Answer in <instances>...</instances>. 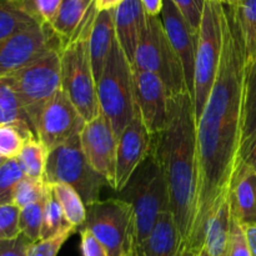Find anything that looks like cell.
Instances as JSON below:
<instances>
[{
  "label": "cell",
  "mask_w": 256,
  "mask_h": 256,
  "mask_svg": "<svg viewBox=\"0 0 256 256\" xmlns=\"http://www.w3.org/2000/svg\"><path fill=\"white\" fill-rule=\"evenodd\" d=\"M228 256H250L246 238L242 225L232 216V232H230Z\"/></svg>",
  "instance_id": "obj_37"
},
{
  "label": "cell",
  "mask_w": 256,
  "mask_h": 256,
  "mask_svg": "<svg viewBox=\"0 0 256 256\" xmlns=\"http://www.w3.org/2000/svg\"><path fill=\"white\" fill-rule=\"evenodd\" d=\"M36 22L12 0H0V42Z\"/></svg>",
  "instance_id": "obj_27"
},
{
  "label": "cell",
  "mask_w": 256,
  "mask_h": 256,
  "mask_svg": "<svg viewBox=\"0 0 256 256\" xmlns=\"http://www.w3.org/2000/svg\"><path fill=\"white\" fill-rule=\"evenodd\" d=\"M124 256H126V255H124Z\"/></svg>",
  "instance_id": "obj_48"
},
{
  "label": "cell",
  "mask_w": 256,
  "mask_h": 256,
  "mask_svg": "<svg viewBox=\"0 0 256 256\" xmlns=\"http://www.w3.org/2000/svg\"><path fill=\"white\" fill-rule=\"evenodd\" d=\"M24 176L16 159H8L0 166V205L12 204L15 189Z\"/></svg>",
  "instance_id": "obj_33"
},
{
  "label": "cell",
  "mask_w": 256,
  "mask_h": 256,
  "mask_svg": "<svg viewBox=\"0 0 256 256\" xmlns=\"http://www.w3.org/2000/svg\"><path fill=\"white\" fill-rule=\"evenodd\" d=\"M52 49H62V42L50 25L36 24L0 42V78H5L34 62Z\"/></svg>",
  "instance_id": "obj_11"
},
{
  "label": "cell",
  "mask_w": 256,
  "mask_h": 256,
  "mask_svg": "<svg viewBox=\"0 0 256 256\" xmlns=\"http://www.w3.org/2000/svg\"><path fill=\"white\" fill-rule=\"evenodd\" d=\"M162 28L172 49L176 52L184 69L186 88L194 98V72H195V54H196L198 34L184 19L172 0H164L162 10L160 12Z\"/></svg>",
  "instance_id": "obj_16"
},
{
  "label": "cell",
  "mask_w": 256,
  "mask_h": 256,
  "mask_svg": "<svg viewBox=\"0 0 256 256\" xmlns=\"http://www.w3.org/2000/svg\"><path fill=\"white\" fill-rule=\"evenodd\" d=\"M49 189L50 185H48L44 179H32V178L24 176L15 189L12 204L16 205L19 209H22L28 205L44 199Z\"/></svg>",
  "instance_id": "obj_32"
},
{
  "label": "cell",
  "mask_w": 256,
  "mask_h": 256,
  "mask_svg": "<svg viewBox=\"0 0 256 256\" xmlns=\"http://www.w3.org/2000/svg\"><path fill=\"white\" fill-rule=\"evenodd\" d=\"M200 256H210V255L208 254V252H205V250L202 249V252H200Z\"/></svg>",
  "instance_id": "obj_46"
},
{
  "label": "cell",
  "mask_w": 256,
  "mask_h": 256,
  "mask_svg": "<svg viewBox=\"0 0 256 256\" xmlns=\"http://www.w3.org/2000/svg\"><path fill=\"white\" fill-rule=\"evenodd\" d=\"M184 242L170 210L158 218L154 229L132 256H180Z\"/></svg>",
  "instance_id": "obj_19"
},
{
  "label": "cell",
  "mask_w": 256,
  "mask_h": 256,
  "mask_svg": "<svg viewBox=\"0 0 256 256\" xmlns=\"http://www.w3.org/2000/svg\"><path fill=\"white\" fill-rule=\"evenodd\" d=\"M100 112L119 136L135 115L134 84L132 64L125 56L118 39L108 56L104 72L96 82Z\"/></svg>",
  "instance_id": "obj_4"
},
{
  "label": "cell",
  "mask_w": 256,
  "mask_h": 256,
  "mask_svg": "<svg viewBox=\"0 0 256 256\" xmlns=\"http://www.w3.org/2000/svg\"><path fill=\"white\" fill-rule=\"evenodd\" d=\"M118 142L112 125L102 112L86 122L80 132V142L88 162L106 180L112 189L115 188Z\"/></svg>",
  "instance_id": "obj_14"
},
{
  "label": "cell",
  "mask_w": 256,
  "mask_h": 256,
  "mask_svg": "<svg viewBox=\"0 0 256 256\" xmlns=\"http://www.w3.org/2000/svg\"><path fill=\"white\" fill-rule=\"evenodd\" d=\"M32 240L20 234L12 239H0V256H28Z\"/></svg>",
  "instance_id": "obj_38"
},
{
  "label": "cell",
  "mask_w": 256,
  "mask_h": 256,
  "mask_svg": "<svg viewBox=\"0 0 256 256\" xmlns=\"http://www.w3.org/2000/svg\"><path fill=\"white\" fill-rule=\"evenodd\" d=\"M86 122L69 98L60 90L42 109L35 126V134L50 152L72 138L79 136Z\"/></svg>",
  "instance_id": "obj_12"
},
{
  "label": "cell",
  "mask_w": 256,
  "mask_h": 256,
  "mask_svg": "<svg viewBox=\"0 0 256 256\" xmlns=\"http://www.w3.org/2000/svg\"><path fill=\"white\" fill-rule=\"evenodd\" d=\"M52 195L62 206L65 219L72 226L79 230L86 219V205L75 189L66 184H52Z\"/></svg>",
  "instance_id": "obj_25"
},
{
  "label": "cell",
  "mask_w": 256,
  "mask_h": 256,
  "mask_svg": "<svg viewBox=\"0 0 256 256\" xmlns=\"http://www.w3.org/2000/svg\"><path fill=\"white\" fill-rule=\"evenodd\" d=\"M220 2L226 6H234V5H236L238 0H220Z\"/></svg>",
  "instance_id": "obj_45"
},
{
  "label": "cell",
  "mask_w": 256,
  "mask_h": 256,
  "mask_svg": "<svg viewBox=\"0 0 256 256\" xmlns=\"http://www.w3.org/2000/svg\"><path fill=\"white\" fill-rule=\"evenodd\" d=\"M126 199L132 204V222L128 235L125 255L132 256L154 229L158 218L169 210V192L164 174L154 158H150L149 170Z\"/></svg>",
  "instance_id": "obj_8"
},
{
  "label": "cell",
  "mask_w": 256,
  "mask_h": 256,
  "mask_svg": "<svg viewBox=\"0 0 256 256\" xmlns=\"http://www.w3.org/2000/svg\"><path fill=\"white\" fill-rule=\"evenodd\" d=\"M44 182L48 185H69L76 190L85 205L100 200L102 189L109 185L88 162L80 142V135L50 150Z\"/></svg>",
  "instance_id": "obj_7"
},
{
  "label": "cell",
  "mask_w": 256,
  "mask_h": 256,
  "mask_svg": "<svg viewBox=\"0 0 256 256\" xmlns=\"http://www.w3.org/2000/svg\"><path fill=\"white\" fill-rule=\"evenodd\" d=\"M152 149V135L148 132L135 109L134 119L124 129L118 142L115 192H122L129 185L138 166Z\"/></svg>",
  "instance_id": "obj_15"
},
{
  "label": "cell",
  "mask_w": 256,
  "mask_h": 256,
  "mask_svg": "<svg viewBox=\"0 0 256 256\" xmlns=\"http://www.w3.org/2000/svg\"><path fill=\"white\" fill-rule=\"evenodd\" d=\"M5 162H6V159H5V158H2V155H0V166H2V165L4 164Z\"/></svg>",
  "instance_id": "obj_47"
},
{
  "label": "cell",
  "mask_w": 256,
  "mask_h": 256,
  "mask_svg": "<svg viewBox=\"0 0 256 256\" xmlns=\"http://www.w3.org/2000/svg\"><path fill=\"white\" fill-rule=\"evenodd\" d=\"M242 229L246 238L250 256H256V225H246V226H242Z\"/></svg>",
  "instance_id": "obj_42"
},
{
  "label": "cell",
  "mask_w": 256,
  "mask_h": 256,
  "mask_svg": "<svg viewBox=\"0 0 256 256\" xmlns=\"http://www.w3.org/2000/svg\"><path fill=\"white\" fill-rule=\"evenodd\" d=\"M92 2L94 0H62L59 12L50 24L52 32L62 42V48L75 36Z\"/></svg>",
  "instance_id": "obj_22"
},
{
  "label": "cell",
  "mask_w": 256,
  "mask_h": 256,
  "mask_svg": "<svg viewBox=\"0 0 256 256\" xmlns=\"http://www.w3.org/2000/svg\"><path fill=\"white\" fill-rule=\"evenodd\" d=\"M46 196H45L44 199L40 200V202H34V204H30L28 205V206L20 209V234L25 235V236L29 240H32V242L40 240V232H42V218H44V208Z\"/></svg>",
  "instance_id": "obj_31"
},
{
  "label": "cell",
  "mask_w": 256,
  "mask_h": 256,
  "mask_svg": "<svg viewBox=\"0 0 256 256\" xmlns=\"http://www.w3.org/2000/svg\"><path fill=\"white\" fill-rule=\"evenodd\" d=\"M116 39L132 65L140 38L146 25V12L140 0H124L114 9Z\"/></svg>",
  "instance_id": "obj_18"
},
{
  "label": "cell",
  "mask_w": 256,
  "mask_h": 256,
  "mask_svg": "<svg viewBox=\"0 0 256 256\" xmlns=\"http://www.w3.org/2000/svg\"><path fill=\"white\" fill-rule=\"evenodd\" d=\"M60 50H50L28 66L4 78L16 92L34 132L45 105L62 90Z\"/></svg>",
  "instance_id": "obj_5"
},
{
  "label": "cell",
  "mask_w": 256,
  "mask_h": 256,
  "mask_svg": "<svg viewBox=\"0 0 256 256\" xmlns=\"http://www.w3.org/2000/svg\"><path fill=\"white\" fill-rule=\"evenodd\" d=\"M76 232V229H69L52 239L38 240L30 245L29 250H28V256H56L65 242Z\"/></svg>",
  "instance_id": "obj_35"
},
{
  "label": "cell",
  "mask_w": 256,
  "mask_h": 256,
  "mask_svg": "<svg viewBox=\"0 0 256 256\" xmlns=\"http://www.w3.org/2000/svg\"><path fill=\"white\" fill-rule=\"evenodd\" d=\"M96 15L94 2L75 36L60 50L62 90L86 122L100 115L96 82L89 52L90 32Z\"/></svg>",
  "instance_id": "obj_3"
},
{
  "label": "cell",
  "mask_w": 256,
  "mask_h": 256,
  "mask_svg": "<svg viewBox=\"0 0 256 256\" xmlns=\"http://www.w3.org/2000/svg\"><path fill=\"white\" fill-rule=\"evenodd\" d=\"M132 212L126 199L98 200L86 205V219L80 229L92 232L109 256H124Z\"/></svg>",
  "instance_id": "obj_10"
},
{
  "label": "cell",
  "mask_w": 256,
  "mask_h": 256,
  "mask_svg": "<svg viewBox=\"0 0 256 256\" xmlns=\"http://www.w3.org/2000/svg\"><path fill=\"white\" fill-rule=\"evenodd\" d=\"M246 56L232 9L224 5L222 50L215 82L196 122L198 189L192 234L184 246L202 252L205 226L226 199L239 164Z\"/></svg>",
  "instance_id": "obj_1"
},
{
  "label": "cell",
  "mask_w": 256,
  "mask_h": 256,
  "mask_svg": "<svg viewBox=\"0 0 256 256\" xmlns=\"http://www.w3.org/2000/svg\"><path fill=\"white\" fill-rule=\"evenodd\" d=\"M232 232V212L229 199L224 200L205 226L204 246L210 256H228Z\"/></svg>",
  "instance_id": "obj_21"
},
{
  "label": "cell",
  "mask_w": 256,
  "mask_h": 256,
  "mask_svg": "<svg viewBox=\"0 0 256 256\" xmlns=\"http://www.w3.org/2000/svg\"><path fill=\"white\" fill-rule=\"evenodd\" d=\"M239 26L246 62L256 60V0H238L229 6Z\"/></svg>",
  "instance_id": "obj_23"
},
{
  "label": "cell",
  "mask_w": 256,
  "mask_h": 256,
  "mask_svg": "<svg viewBox=\"0 0 256 256\" xmlns=\"http://www.w3.org/2000/svg\"><path fill=\"white\" fill-rule=\"evenodd\" d=\"M140 2H142L146 15H149V16H160L164 0H140Z\"/></svg>",
  "instance_id": "obj_41"
},
{
  "label": "cell",
  "mask_w": 256,
  "mask_h": 256,
  "mask_svg": "<svg viewBox=\"0 0 256 256\" xmlns=\"http://www.w3.org/2000/svg\"><path fill=\"white\" fill-rule=\"evenodd\" d=\"M0 124L19 125L25 129L32 130L35 134L34 128H32L16 92L4 78H0Z\"/></svg>",
  "instance_id": "obj_24"
},
{
  "label": "cell",
  "mask_w": 256,
  "mask_h": 256,
  "mask_svg": "<svg viewBox=\"0 0 256 256\" xmlns=\"http://www.w3.org/2000/svg\"><path fill=\"white\" fill-rule=\"evenodd\" d=\"M239 162L256 172V129L242 142Z\"/></svg>",
  "instance_id": "obj_40"
},
{
  "label": "cell",
  "mask_w": 256,
  "mask_h": 256,
  "mask_svg": "<svg viewBox=\"0 0 256 256\" xmlns=\"http://www.w3.org/2000/svg\"><path fill=\"white\" fill-rule=\"evenodd\" d=\"M132 66L158 75L166 86L170 96L189 92L182 62L165 34L160 16L146 15V25Z\"/></svg>",
  "instance_id": "obj_9"
},
{
  "label": "cell",
  "mask_w": 256,
  "mask_h": 256,
  "mask_svg": "<svg viewBox=\"0 0 256 256\" xmlns=\"http://www.w3.org/2000/svg\"><path fill=\"white\" fill-rule=\"evenodd\" d=\"M35 136L29 129L15 124H0V155L5 159H16L24 142Z\"/></svg>",
  "instance_id": "obj_29"
},
{
  "label": "cell",
  "mask_w": 256,
  "mask_h": 256,
  "mask_svg": "<svg viewBox=\"0 0 256 256\" xmlns=\"http://www.w3.org/2000/svg\"><path fill=\"white\" fill-rule=\"evenodd\" d=\"M132 69L135 109L148 132L154 136L162 132L169 122L172 96L158 75L134 66Z\"/></svg>",
  "instance_id": "obj_13"
},
{
  "label": "cell",
  "mask_w": 256,
  "mask_h": 256,
  "mask_svg": "<svg viewBox=\"0 0 256 256\" xmlns=\"http://www.w3.org/2000/svg\"><path fill=\"white\" fill-rule=\"evenodd\" d=\"M256 129V60L246 62L244 92V124L242 140Z\"/></svg>",
  "instance_id": "obj_30"
},
{
  "label": "cell",
  "mask_w": 256,
  "mask_h": 256,
  "mask_svg": "<svg viewBox=\"0 0 256 256\" xmlns=\"http://www.w3.org/2000/svg\"><path fill=\"white\" fill-rule=\"evenodd\" d=\"M222 15L220 0H206L198 32L194 72L195 118L199 120L215 82L222 50Z\"/></svg>",
  "instance_id": "obj_6"
},
{
  "label": "cell",
  "mask_w": 256,
  "mask_h": 256,
  "mask_svg": "<svg viewBox=\"0 0 256 256\" xmlns=\"http://www.w3.org/2000/svg\"><path fill=\"white\" fill-rule=\"evenodd\" d=\"M232 216L242 226L256 225V172L239 162L228 192Z\"/></svg>",
  "instance_id": "obj_17"
},
{
  "label": "cell",
  "mask_w": 256,
  "mask_h": 256,
  "mask_svg": "<svg viewBox=\"0 0 256 256\" xmlns=\"http://www.w3.org/2000/svg\"><path fill=\"white\" fill-rule=\"evenodd\" d=\"M180 256H200V252L189 249V248L186 246H182V254H180Z\"/></svg>",
  "instance_id": "obj_44"
},
{
  "label": "cell",
  "mask_w": 256,
  "mask_h": 256,
  "mask_svg": "<svg viewBox=\"0 0 256 256\" xmlns=\"http://www.w3.org/2000/svg\"><path fill=\"white\" fill-rule=\"evenodd\" d=\"M69 229H75V228L66 222L62 206H60L58 200L52 195V188H50L46 200H45L44 218H42L40 240L52 239V238L58 236L59 234H62V232H65Z\"/></svg>",
  "instance_id": "obj_28"
},
{
  "label": "cell",
  "mask_w": 256,
  "mask_h": 256,
  "mask_svg": "<svg viewBox=\"0 0 256 256\" xmlns=\"http://www.w3.org/2000/svg\"><path fill=\"white\" fill-rule=\"evenodd\" d=\"M48 154V149L36 136L26 139L22 152L16 158L25 176L32 179H44Z\"/></svg>",
  "instance_id": "obj_26"
},
{
  "label": "cell",
  "mask_w": 256,
  "mask_h": 256,
  "mask_svg": "<svg viewBox=\"0 0 256 256\" xmlns=\"http://www.w3.org/2000/svg\"><path fill=\"white\" fill-rule=\"evenodd\" d=\"M80 249L82 256H109L104 245L88 229H80Z\"/></svg>",
  "instance_id": "obj_39"
},
{
  "label": "cell",
  "mask_w": 256,
  "mask_h": 256,
  "mask_svg": "<svg viewBox=\"0 0 256 256\" xmlns=\"http://www.w3.org/2000/svg\"><path fill=\"white\" fill-rule=\"evenodd\" d=\"M152 152L164 174L169 210L185 245L192 234L198 189L196 118L189 92L172 96L169 122L152 136Z\"/></svg>",
  "instance_id": "obj_2"
},
{
  "label": "cell",
  "mask_w": 256,
  "mask_h": 256,
  "mask_svg": "<svg viewBox=\"0 0 256 256\" xmlns=\"http://www.w3.org/2000/svg\"><path fill=\"white\" fill-rule=\"evenodd\" d=\"M94 2L95 5H96L98 12H102V10L115 9L124 0H94Z\"/></svg>",
  "instance_id": "obj_43"
},
{
  "label": "cell",
  "mask_w": 256,
  "mask_h": 256,
  "mask_svg": "<svg viewBox=\"0 0 256 256\" xmlns=\"http://www.w3.org/2000/svg\"><path fill=\"white\" fill-rule=\"evenodd\" d=\"M20 209L15 204L0 205V239H12L20 235Z\"/></svg>",
  "instance_id": "obj_36"
},
{
  "label": "cell",
  "mask_w": 256,
  "mask_h": 256,
  "mask_svg": "<svg viewBox=\"0 0 256 256\" xmlns=\"http://www.w3.org/2000/svg\"><path fill=\"white\" fill-rule=\"evenodd\" d=\"M116 40L114 9L98 12L89 38V52L95 82H99L114 42Z\"/></svg>",
  "instance_id": "obj_20"
},
{
  "label": "cell",
  "mask_w": 256,
  "mask_h": 256,
  "mask_svg": "<svg viewBox=\"0 0 256 256\" xmlns=\"http://www.w3.org/2000/svg\"><path fill=\"white\" fill-rule=\"evenodd\" d=\"M195 34L199 32L206 0H172Z\"/></svg>",
  "instance_id": "obj_34"
}]
</instances>
